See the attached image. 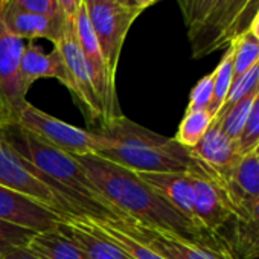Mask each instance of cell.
<instances>
[{"label": "cell", "mask_w": 259, "mask_h": 259, "mask_svg": "<svg viewBox=\"0 0 259 259\" xmlns=\"http://www.w3.org/2000/svg\"><path fill=\"white\" fill-rule=\"evenodd\" d=\"M26 248L40 259H87L84 253L58 229L35 233Z\"/></svg>", "instance_id": "21"}, {"label": "cell", "mask_w": 259, "mask_h": 259, "mask_svg": "<svg viewBox=\"0 0 259 259\" xmlns=\"http://www.w3.org/2000/svg\"><path fill=\"white\" fill-rule=\"evenodd\" d=\"M57 229L69 238L87 259H132L122 248L79 224L72 217L61 221Z\"/></svg>", "instance_id": "19"}, {"label": "cell", "mask_w": 259, "mask_h": 259, "mask_svg": "<svg viewBox=\"0 0 259 259\" xmlns=\"http://www.w3.org/2000/svg\"><path fill=\"white\" fill-rule=\"evenodd\" d=\"M117 2H130V0H117Z\"/></svg>", "instance_id": "38"}, {"label": "cell", "mask_w": 259, "mask_h": 259, "mask_svg": "<svg viewBox=\"0 0 259 259\" xmlns=\"http://www.w3.org/2000/svg\"><path fill=\"white\" fill-rule=\"evenodd\" d=\"M20 75L28 90L35 81L41 78L57 79L64 87L72 90V82L67 67L63 61L61 54L55 48L51 54H46L41 48H38L32 41L25 45L20 58Z\"/></svg>", "instance_id": "17"}, {"label": "cell", "mask_w": 259, "mask_h": 259, "mask_svg": "<svg viewBox=\"0 0 259 259\" xmlns=\"http://www.w3.org/2000/svg\"><path fill=\"white\" fill-rule=\"evenodd\" d=\"M248 0H218L209 16L194 29L188 31L195 60L223 49V37L244 11Z\"/></svg>", "instance_id": "11"}, {"label": "cell", "mask_w": 259, "mask_h": 259, "mask_svg": "<svg viewBox=\"0 0 259 259\" xmlns=\"http://www.w3.org/2000/svg\"><path fill=\"white\" fill-rule=\"evenodd\" d=\"M256 93L241 99L239 102H236L226 111H221L215 116V120L221 125L223 132L236 144H238V139L245 126V122H247V117H248V113H250V108H251Z\"/></svg>", "instance_id": "25"}, {"label": "cell", "mask_w": 259, "mask_h": 259, "mask_svg": "<svg viewBox=\"0 0 259 259\" xmlns=\"http://www.w3.org/2000/svg\"><path fill=\"white\" fill-rule=\"evenodd\" d=\"M194 189V212L201 229L212 235L218 232L232 220V206L212 174L195 159V165L188 171Z\"/></svg>", "instance_id": "10"}, {"label": "cell", "mask_w": 259, "mask_h": 259, "mask_svg": "<svg viewBox=\"0 0 259 259\" xmlns=\"http://www.w3.org/2000/svg\"><path fill=\"white\" fill-rule=\"evenodd\" d=\"M188 31L197 28L212 11L218 0H179Z\"/></svg>", "instance_id": "29"}, {"label": "cell", "mask_w": 259, "mask_h": 259, "mask_svg": "<svg viewBox=\"0 0 259 259\" xmlns=\"http://www.w3.org/2000/svg\"><path fill=\"white\" fill-rule=\"evenodd\" d=\"M259 13V0H248V4L245 5L244 11L239 14V17L232 23V26L227 29V32L223 37V48H227L235 38L242 35L244 32L248 31L251 22Z\"/></svg>", "instance_id": "30"}, {"label": "cell", "mask_w": 259, "mask_h": 259, "mask_svg": "<svg viewBox=\"0 0 259 259\" xmlns=\"http://www.w3.org/2000/svg\"><path fill=\"white\" fill-rule=\"evenodd\" d=\"M17 123L54 148L72 156L98 154L102 148V139L96 132H89L57 119L31 102H26L20 110Z\"/></svg>", "instance_id": "6"}, {"label": "cell", "mask_w": 259, "mask_h": 259, "mask_svg": "<svg viewBox=\"0 0 259 259\" xmlns=\"http://www.w3.org/2000/svg\"><path fill=\"white\" fill-rule=\"evenodd\" d=\"M0 259H40V257L35 256L26 247H20V248H13L4 254H0Z\"/></svg>", "instance_id": "34"}, {"label": "cell", "mask_w": 259, "mask_h": 259, "mask_svg": "<svg viewBox=\"0 0 259 259\" xmlns=\"http://www.w3.org/2000/svg\"><path fill=\"white\" fill-rule=\"evenodd\" d=\"M230 46L233 48V79H236L259 63V40L247 31L235 38Z\"/></svg>", "instance_id": "24"}, {"label": "cell", "mask_w": 259, "mask_h": 259, "mask_svg": "<svg viewBox=\"0 0 259 259\" xmlns=\"http://www.w3.org/2000/svg\"><path fill=\"white\" fill-rule=\"evenodd\" d=\"M248 31L259 40V13H257V16L254 17V20L251 22V25H250V28H248Z\"/></svg>", "instance_id": "36"}, {"label": "cell", "mask_w": 259, "mask_h": 259, "mask_svg": "<svg viewBox=\"0 0 259 259\" xmlns=\"http://www.w3.org/2000/svg\"><path fill=\"white\" fill-rule=\"evenodd\" d=\"M212 177L223 188L233 213L250 203L259 201V162L253 151L242 154L224 174H212Z\"/></svg>", "instance_id": "13"}, {"label": "cell", "mask_w": 259, "mask_h": 259, "mask_svg": "<svg viewBox=\"0 0 259 259\" xmlns=\"http://www.w3.org/2000/svg\"><path fill=\"white\" fill-rule=\"evenodd\" d=\"M229 247L236 259L259 257V201L250 203L233 213Z\"/></svg>", "instance_id": "18"}, {"label": "cell", "mask_w": 259, "mask_h": 259, "mask_svg": "<svg viewBox=\"0 0 259 259\" xmlns=\"http://www.w3.org/2000/svg\"><path fill=\"white\" fill-rule=\"evenodd\" d=\"M0 220L31 229L34 232L54 230L64 218L48 206L0 185Z\"/></svg>", "instance_id": "12"}, {"label": "cell", "mask_w": 259, "mask_h": 259, "mask_svg": "<svg viewBox=\"0 0 259 259\" xmlns=\"http://www.w3.org/2000/svg\"><path fill=\"white\" fill-rule=\"evenodd\" d=\"M253 153H254V156H256V159H257V162H259V145L254 148V151H253Z\"/></svg>", "instance_id": "37"}, {"label": "cell", "mask_w": 259, "mask_h": 259, "mask_svg": "<svg viewBox=\"0 0 259 259\" xmlns=\"http://www.w3.org/2000/svg\"><path fill=\"white\" fill-rule=\"evenodd\" d=\"M84 227L90 229L92 232L104 236L119 248H122L132 259H165L162 254L154 251L151 247L145 245L139 239L128 235L122 229H119L113 220H98L92 217H72Z\"/></svg>", "instance_id": "20"}, {"label": "cell", "mask_w": 259, "mask_h": 259, "mask_svg": "<svg viewBox=\"0 0 259 259\" xmlns=\"http://www.w3.org/2000/svg\"><path fill=\"white\" fill-rule=\"evenodd\" d=\"M25 41L13 35L0 16V126L17 123L26 101L28 89L20 75V58Z\"/></svg>", "instance_id": "7"}, {"label": "cell", "mask_w": 259, "mask_h": 259, "mask_svg": "<svg viewBox=\"0 0 259 259\" xmlns=\"http://www.w3.org/2000/svg\"><path fill=\"white\" fill-rule=\"evenodd\" d=\"M233 82V48L229 45L220 64L213 70V95L209 105V113L215 117L223 108L229 90Z\"/></svg>", "instance_id": "23"}, {"label": "cell", "mask_w": 259, "mask_h": 259, "mask_svg": "<svg viewBox=\"0 0 259 259\" xmlns=\"http://www.w3.org/2000/svg\"><path fill=\"white\" fill-rule=\"evenodd\" d=\"M189 151L194 159L215 176H221L229 171L241 157L238 144L223 132L221 125L215 119L203 139Z\"/></svg>", "instance_id": "15"}, {"label": "cell", "mask_w": 259, "mask_h": 259, "mask_svg": "<svg viewBox=\"0 0 259 259\" xmlns=\"http://www.w3.org/2000/svg\"><path fill=\"white\" fill-rule=\"evenodd\" d=\"M213 95V72L203 76L195 87L191 92L189 104L186 111H195V110H207L212 102Z\"/></svg>", "instance_id": "31"}, {"label": "cell", "mask_w": 259, "mask_h": 259, "mask_svg": "<svg viewBox=\"0 0 259 259\" xmlns=\"http://www.w3.org/2000/svg\"><path fill=\"white\" fill-rule=\"evenodd\" d=\"M113 223L128 235H132L145 245L151 247L165 259H236L229 247L215 248L195 244L174 233L148 227L136 221L113 220Z\"/></svg>", "instance_id": "8"}, {"label": "cell", "mask_w": 259, "mask_h": 259, "mask_svg": "<svg viewBox=\"0 0 259 259\" xmlns=\"http://www.w3.org/2000/svg\"><path fill=\"white\" fill-rule=\"evenodd\" d=\"M0 16H2L4 25L7 29L25 40H35V38H46L52 43H57L64 31H66V23L61 16H46V14H38L26 10H20L11 4L0 2Z\"/></svg>", "instance_id": "14"}, {"label": "cell", "mask_w": 259, "mask_h": 259, "mask_svg": "<svg viewBox=\"0 0 259 259\" xmlns=\"http://www.w3.org/2000/svg\"><path fill=\"white\" fill-rule=\"evenodd\" d=\"M0 133L14 153H17L37 171L72 191L90 206L101 210L107 220L130 221L96 191L75 156L54 148L19 123L0 126Z\"/></svg>", "instance_id": "3"}, {"label": "cell", "mask_w": 259, "mask_h": 259, "mask_svg": "<svg viewBox=\"0 0 259 259\" xmlns=\"http://www.w3.org/2000/svg\"><path fill=\"white\" fill-rule=\"evenodd\" d=\"M0 2L11 4L20 10L38 13V14H46V16H61L57 7V0H0Z\"/></svg>", "instance_id": "32"}, {"label": "cell", "mask_w": 259, "mask_h": 259, "mask_svg": "<svg viewBox=\"0 0 259 259\" xmlns=\"http://www.w3.org/2000/svg\"><path fill=\"white\" fill-rule=\"evenodd\" d=\"M54 48L61 54L63 61L67 67L72 82V95L78 99L90 119H99L102 123L104 111L95 89L93 72L78 45L75 28L67 25L63 37L57 43H54Z\"/></svg>", "instance_id": "9"}, {"label": "cell", "mask_w": 259, "mask_h": 259, "mask_svg": "<svg viewBox=\"0 0 259 259\" xmlns=\"http://www.w3.org/2000/svg\"><path fill=\"white\" fill-rule=\"evenodd\" d=\"M130 2H132L133 5H136L139 10H147V8H150L151 5H154L157 0H130Z\"/></svg>", "instance_id": "35"}, {"label": "cell", "mask_w": 259, "mask_h": 259, "mask_svg": "<svg viewBox=\"0 0 259 259\" xmlns=\"http://www.w3.org/2000/svg\"><path fill=\"white\" fill-rule=\"evenodd\" d=\"M257 145H259V92L254 96L245 126L238 139V150L242 156L254 151Z\"/></svg>", "instance_id": "28"}, {"label": "cell", "mask_w": 259, "mask_h": 259, "mask_svg": "<svg viewBox=\"0 0 259 259\" xmlns=\"http://www.w3.org/2000/svg\"><path fill=\"white\" fill-rule=\"evenodd\" d=\"M37 232L0 220V254H4L13 248L26 247L31 238Z\"/></svg>", "instance_id": "27"}, {"label": "cell", "mask_w": 259, "mask_h": 259, "mask_svg": "<svg viewBox=\"0 0 259 259\" xmlns=\"http://www.w3.org/2000/svg\"><path fill=\"white\" fill-rule=\"evenodd\" d=\"M95 132L102 139L96 156L135 172H188L195 165L191 151L174 138L157 135L122 114Z\"/></svg>", "instance_id": "2"}, {"label": "cell", "mask_w": 259, "mask_h": 259, "mask_svg": "<svg viewBox=\"0 0 259 259\" xmlns=\"http://www.w3.org/2000/svg\"><path fill=\"white\" fill-rule=\"evenodd\" d=\"M257 90H259V63H256L251 69H248L239 78L233 79L229 95L226 98V102H224L223 108L220 110V113L226 111L227 108H230L241 99L256 93Z\"/></svg>", "instance_id": "26"}, {"label": "cell", "mask_w": 259, "mask_h": 259, "mask_svg": "<svg viewBox=\"0 0 259 259\" xmlns=\"http://www.w3.org/2000/svg\"><path fill=\"white\" fill-rule=\"evenodd\" d=\"M81 5H82V0H57L58 11L66 25L75 28V20L81 10Z\"/></svg>", "instance_id": "33"}, {"label": "cell", "mask_w": 259, "mask_h": 259, "mask_svg": "<svg viewBox=\"0 0 259 259\" xmlns=\"http://www.w3.org/2000/svg\"><path fill=\"white\" fill-rule=\"evenodd\" d=\"M84 7L107 66L114 75L126 34L142 10L132 2L117 0H84Z\"/></svg>", "instance_id": "5"}, {"label": "cell", "mask_w": 259, "mask_h": 259, "mask_svg": "<svg viewBox=\"0 0 259 259\" xmlns=\"http://www.w3.org/2000/svg\"><path fill=\"white\" fill-rule=\"evenodd\" d=\"M213 119L215 117L209 113V110L186 111L185 117L179 125L177 135L174 139L188 150L194 148L203 139L209 126L212 125Z\"/></svg>", "instance_id": "22"}, {"label": "cell", "mask_w": 259, "mask_h": 259, "mask_svg": "<svg viewBox=\"0 0 259 259\" xmlns=\"http://www.w3.org/2000/svg\"><path fill=\"white\" fill-rule=\"evenodd\" d=\"M176 210L200 227L194 212V189L189 172H138ZM201 229V227H200ZM204 230V229H203Z\"/></svg>", "instance_id": "16"}, {"label": "cell", "mask_w": 259, "mask_h": 259, "mask_svg": "<svg viewBox=\"0 0 259 259\" xmlns=\"http://www.w3.org/2000/svg\"><path fill=\"white\" fill-rule=\"evenodd\" d=\"M75 157L96 191L130 221L174 233L195 244L215 248L229 247L218 239V235L200 229L176 210L138 172L96 154Z\"/></svg>", "instance_id": "1"}, {"label": "cell", "mask_w": 259, "mask_h": 259, "mask_svg": "<svg viewBox=\"0 0 259 259\" xmlns=\"http://www.w3.org/2000/svg\"><path fill=\"white\" fill-rule=\"evenodd\" d=\"M0 185L48 206L64 220L69 217L107 220L101 210L85 203L72 191L55 183L14 153L4 141L2 133H0Z\"/></svg>", "instance_id": "4"}]
</instances>
